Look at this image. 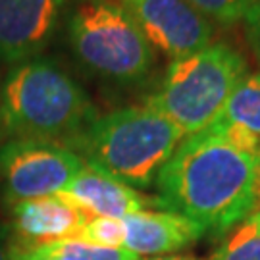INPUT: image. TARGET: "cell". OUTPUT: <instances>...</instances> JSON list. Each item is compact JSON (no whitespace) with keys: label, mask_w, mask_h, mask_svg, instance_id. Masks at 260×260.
Segmentation results:
<instances>
[{"label":"cell","mask_w":260,"mask_h":260,"mask_svg":"<svg viewBox=\"0 0 260 260\" xmlns=\"http://www.w3.org/2000/svg\"><path fill=\"white\" fill-rule=\"evenodd\" d=\"M247 74L249 64L239 50L228 43H212L195 54L172 60L147 104L187 137L210 127L222 116L230 94Z\"/></svg>","instance_id":"277c9868"},{"label":"cell","mask_w":260,"mask_h":260,"mask_svg":"<svg viewBox=\"0 0 260 260\" xmlns=\"http://www.w3.org/2000/svg\"><path fill=\"white\" fill-rule=\"evenodd\" d=\"M91 216L62 195L12 205V233L19 251H35L77 237Z\"/></svg>","instance_id":"9c48e42d"},{"label":"cell","mask_w":260,"mask_h":260,"mask_svg":"<svg viewBox=\"0 0 260 260\" xmlns=\"http://www.w3.org/2000/svg\"><path fill=\"white\" fill-rule=\"evenodd\" d=\"M43 251L54 260H141L137 254L123 247H101L79 237L64 239L43 247Z\"/></svg>","instance_id":"5bb4252c"},{"label":"cell","mask_w":260,"mask_h":260,"mask_svg":"<svg viewBox=\"0 0 260 260\" xmlns=\"http://www.w3.org/2000/svg\"><path fill=\"white\" fill-rule=\"evenodd\" d=\"M18 252L19 249L16 245L10 223L0 222V260H16Z\"/></svg>","instance_id":"ac0fdd59"},{"label":"cell","mask_w":260,"mask_h":260,"mask_svg":"<svg viewBox=\"0 0 260 260\" xmlns=\"http://www.w3.org/2000/svg\"><path fill=\"white\" fill-rule=\"evenodd\" d=\"M183 139L174 121L143 104L96 116L68 147L133 189H147Z\"/></svg>","instance_id":"3957f363"},{"label":"cell","mask_w":260,"mask_h":260,"mask_svg":"<svg viewBox=\"0 0 260 260\" xmlns=\"http://www.w3.org/2000/svg\"><path fill=\"white\" fill-rule=\"evenodd\" d=\"M60 195L89 216L123 220L125 216L143 210V197L137 193V189L87 160Z\"/></svg>","instance_id":"8fae6325"},{"label":"cell","mask_w":260,"mask_h":260,"mask_svg":"<svg viewBox=\"0 0 260 260\" xmlns=\"http://www.w3.org/2000/svg\"><path fill=\"white\" fill-rule=\"evenodd\" d=\"M218 120L260 139V72H249L237 83Z\"/></svg>","instance_id":"7c38bea8"},{"label":"cell","mask_w":260,"mask_h":260,"mask_svg":"<svg viewBox=\"0 0 260 260\" xmlns=\"http://www.w3.org/2000/svg\"><path fill=\"white\" fill-rule=\"evenodd\" d=\"M147 260H199L193 258V256H181V254H166V256H152V258Z\"/></svg>","instance_id":"ffe728a7"},{"label":"cell","mask_w":260,"mask_h":260,"mask_svg":"<svg viewBox=\"0 0 260 260\" xmlns=\"http://www.w3.org/2000/svg\"><path fill=\"white\" fill-rule=\"evenodd\" d=\"M0 137H2V135H0Z\"/></svg>","instance_id":"44dd1931"},{"label":"cell","mask_w":260,"mask_h":260,"mask_svg":"<svg viewBox=\"0 0 260 260\" xmlns=\"http://www.w3.org/2000/svg\"><path fill=\"white\" fill-rule=\"evenodd\" d=\"M66 0H0V60L21 64L52 43Z\"/></svg>","instance_id":"ba28073f"},{"label":"cell","mask_w":260,"mask_h":260,"mask_svg":"<svg viewBox=\"0 0 260 260\" xmlns=\"http://www.w3.org/2000/svg\"><path fill=\"white\" fill-rule=\"evenodd\" d=\"M260 139L216 120L187 135L156 177L158 205L203 232L228 233L256 208Z\"/></svg>","instance_id":"6da1fadb"},{"label":"cell","mask_w":260,"mask_h":260,"mask_svg":"<svg viewBox=\"0 0 260 260\" xmlns=\"http://www.w3.org/2000/svg\"><path fill=\"white\" fill-rule=\"evenodd\" d=\"M77 237L93 245H101V247H123L125 230H123V222L118 218L91 216Z\"/></svg>","instance_id":"2e32d148"},{"label":"cell","mask_w":260,"mask_h":260,"mask_svg":"<svg viewBox=\"0 0 260 260\" xmlns=\"http://www.w3.org/2000/svg\"><path fill=\"white\" fill-rule=\"evenodd\" d=\"M99 114L89 94L60 64L33 58L0 85V135L72 143Z\"/></svg>","instance_id":"7a4b0ae2"},{"label":"cell","mask_w":260,"mask_h":260,"mask_svg":"<svg viewBox=\"0 0 260 260\" xmlns=\"http://www.w3.org/2000/svg\"><path fill=\"white\" fill-rule=\"evenodd\" d=\"M243 25H245L247 43H249L252 54L256 56L260 64V0H256L252 4V8L249 10V14L243 19Z\"/></svg>","instance_id":"e0dca14e"},{"label":"cell","mask_w":260,"mask_h":260,"mask_svg":"<svg viewBox=\"0 0 260 260\" xmlns=\"http://www.w3.org/2000/svg\"><path fill=\"white\" fill-rule=\"evenodd\" d=\"M16 260H54V258L48 256L43 249H35V251H19Z\"/></svg>","instance_id":"d6986e66"},{"label":"cell","mask_w":260,"mask_h":260,"mask_svg":"<svg viewBox=\"0 0 260 260\" xmlns=\"http://www.w3.org/2000/svg\"><path fill=\"white\" fill-rule=\"evenodd\" d=\"M156 52L172 60L212 45L214 23L187 0H118Z\"/></svg>","instance_id":"52a82bcc"},{"label":"cell","mask_w":260,"mask_h":260,"mask_svg":"<svg viewBox=\"0 0 260 260\" xmlns=\"http://www.w3.org/2000/svg\"><path fill=\"white\" fill-rule=\"evenodd\" d=\"M212 260H260V208L223 233Z\"/></svg>","instance_id":"4fadbf2b"},{"label":"cell","mask_w":260,"mask_h":260,"mask_svg":"<svg viewBox=\"0 0 260 260\" xmlns=\"http://www.w3.org/2000/svg\"><path fill=\"white\" fill-rule=\"evenodd\" d=\"M121 222L125 230L123 249L137 254L139 258L166 256L170 252L185 249L187 245L205 235L197 223L168 210H139L125 216Z\"/></svg>","instance_id":"30bf717a"},{"label":"cell","mask_w":260,"mask_h":260,"mask_svg":"<svg viewBox=\"0 0 260 260\" xmlns=\"http://www.w3.org/2000/svg\"><path fill=\"white\" fill-rule=\"evenodd\" d=\"M83 164L64 143L10 139L0 145V191L10 205L60 195Z\"/></svg>","instance_id":"8992f818"},{"label":"cell","mask_w":260,"mask_h":260,"mask_svg":"<svg viewBox=\"0 0 260 260\" xmlns=\"http://www.w3.org/2000/svg\"><path fill=\"white\" fill-rule=\"evenodd\" d=\"M68 41L85 70L112 83H141L156 66L154 47L118 0L79 2L68 19Z\"/></svg>","instance_id":"5b68a950"},{"label":"cell","mask_w":260,"mask_h":260,"mask_svg":"<svg viewBox=\"0 0 260 260\" xmlns=\"http://www.w3.org/2000/svg\"><path fill=\"white\" fill-rule=\"evenodd\" d=\"M187 2L212 23L216 21L222 25H233L245 19L256 0H187Z\"/></svg>","instance_id":"9a60e30c"}]
</instances>
